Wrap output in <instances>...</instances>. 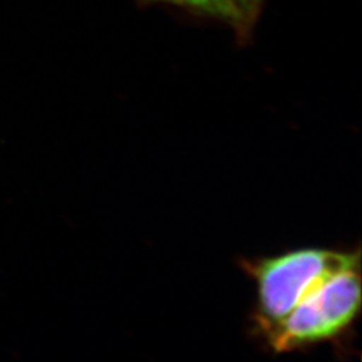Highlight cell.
Masks as SVG:
<instances>
[{"instance_id": "obj_1", "label": "cell", "mask_w": 362, "mask_h": 362, "mask_svg": "<svg viewBox=\"0 0 362 362\" xmlns=\"http://www.w3.org/2000/svg\"><path fill=\"white\" fill-rule=\"evenodd\" d=\"M360 263V254L305 248L246 263L257 284L255 322L260 333L282 321L311 291L337 272Z\"/></svg>"}, {"instance_id": "obj_3", "label": "cell", "mask_w": 362, "mask_h": 362, "mask_svg": "<svg viewBox=\"0 0 362 362\" xmlns=\"http://www.w3.org/2000/svg\"><path fill=\"white\" fill-rule=\"evenodd\" d=\"M140 7L165 4L177 7L199 18L218 21L233 30L235 19L226 0H136Z\"/></svg>"}, {"instance_id": "obj_4", "label": "cell", "mask_w": 362, "mask_h": 362, "mask_svg": "<svg viewBox=\"0 0 362 362\" xmlns=\"http://www.w3.org/2000/svg\"><path fill=\"white\" fill-rule=\"evenodd\" d=\"M235 19L233 33L239 45H247L257 27L266 0H226Z\"/></svg>"}, {"instance_id": "obj_2", "label": "cell", "mask_w": 362, "mask_h": 362, "mask_svg": "<svg viewBox=\"0 0 362 362\" xmlns=\"http://www.w3.org/2000/svg\"><path fill=\"white\" fill-rule=\"evenodd\" d=\"M361 305L360 263L337 272L317 287L282 321L262 333L275 351L330 341L349 327Z\"/></svg>"}]
</instances>
